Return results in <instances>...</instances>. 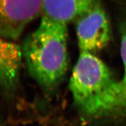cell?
Returning a JSON list of instances; mask_svg holds the SVG:
<instances>
[{"instance_id":"6da1fadb","label":"cell","mask_w":126,"mask_h":126,"mask_svg":"<svg viewBox=\"0 0 126 126\" xmlns=\"http://www.w3.org/2000/svg\"><path fill=\"white\" fill-rule=\"evenodd\" d=\"M69 86L75 106L87 116H102L126 105L120 82L93 53L81 52Z\"/></svg>"},{"instance_id":"7a4b0ae2","label":"cell","mask_w":126,"mask_h":126,"mask_svg":"<svg viewBox=\"0 0 126 126\" xmlns=\"http://www.w3.org/2000/svg\"><path fill=\"white\" fill-rule=\"evenodd\" d=\"M22 54L32 76L47 91L60 84L68 68L67 24L42 16L25 40Z\"/></svg>"},{"instance_id":"3957f363","label":"cell","mask_w":126,"mask_h":126,"mask_svg":"<svg viewBox=\"0 0 126 126\" xmlns=\"http://www.w3.org/2000/svg\"><path fill=\"white\" fill-rule=\"evenodd\" d=\"M81 52L93 53L103 49L110 39L109 20L102 1L75 20Z\"/></svg>"},{"instance_id":"277c9868","label":"cell","mask_w":126,"mask_h":126,"mask_svg":"<svg viewBox=\"0 0 126 126\" xmlns=\"http://www.w3.org/2000/svg\"><path fill=\"white\" fill-rule=\"evenodd\" d=\"M43 0H0V36L15 40L42 14Z\"/></svg>"},{"instance_id":"5b68a950","label":"cell","mask_w":126,"mask_h":126,"mask_svg":"<svg viewBox=\"0 0 126 126\" xmlns=\"http://www.w3.org/2000/svg\"><path fill=\"white\" fill-rule=\"evenodd\" d=\"M22 56L18 45L0 36V89L6 94L18 85Z\"/></svg>"},{"instance_id":"8992f818","label":"cell","mask_w":126,"mask_h":126,"mask_svg":"<svg viewBox=\"0 0 126 126\" xmlns=\"http://www.w3.org/2000/svg\"><path fill=\"white\" fill-rule=\"evenodd\" d=\"M102 0H43L42 15L67 24L89 11Z\"/></svg>"},{"instance_id":"52a82bcc","label":"cell","mask_w":126,"mask_h":126,"mask_svg":"<svg viewBox=\"0 0 126 126\" xmlns=\"http://www.w3.org/2000/svg\"><path fill=\"white\" fill-rule=\"evenodd\" d=\"M118 5L120 8L124 11L126 17L123 22V30L122 44H121V56L124 67V75L123 79L120 82L123 89L124 95L126 102V0H111Z\"/></svg>"}]
</instances>
